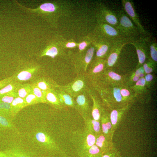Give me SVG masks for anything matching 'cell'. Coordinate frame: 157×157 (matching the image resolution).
<instances>
[{
  "label": "cell",
  "instance_id": "obj_15",
  "mask_svg": "<svg viewBox=\"0 0 157 157\" xmlns=\"http://www.w3.org/2000/svg\"><path fill=\"white\" fill-rule=\"evenodd\" d=\"M106 60L104 59L97 58L90 63L85 74L89 81H91L96 74L102 72L104 67Z\"/></svg>",
  "mask_w": 157,
  "mask_h": 157
},
{
  "label": "cell",
  "instance_id": "obj_21",
  "mask_svg": "<svg viewBox=\"0 0 157 157\" xmlns=\"http://www.w3.org/2000/svg\"><path fill=\"white\" fill-rule=\"evenodd\" d=\"M123 113L119 112V110L114 109L112 110L109 116L112 124L111 135L113 137L115 132L122 120Z\"/></svg>",
  "mask_w": 157,
  "mask_h": 157
},
{
  "label": "cell",
  "instance_id": "obj_45",
  "mask_svg": "<svg viewBox=\"0 0 157 157\" xmlns=\"http://www.w3.org/2000/svg\"><path fill=\"white\" fill-rule=\"evenodd\" d=\"M153 79L152 75L150 74H147L145 76V79L147 81H150Z\"/></svg>",
  "mask_w": 157,
  "mask_h": 157
},
{
  "label": "cell",
  "instance_id": "obj_1",
  "mask_svg": "<svg viewBox=\"0 0 157 157\" xmlns=\"http://www.w3.org/2000/svg\"><path fill=\"white\" fill-rule=\"evenodd\" d=\"M15 2L27 14L41 17L54 28H57L58 22L61 17L68 16L71 12L69 2L67 1H47L34 9L24 6L16 1Z\"/></svg>",
  "mask_w": 157,
  "mask_h": 157
},
{
  "label": "cell",
  "instance_id": "obj_5",
  "mask_svg": "<svg viewBox=\"0 0 157 157\" xmlns=\"http://www.w3.org/2000/svg\"><path fill=\"white\" fill-rule=\"evenodd\" d=\"M92 15L97 22H102L110 25L115 28L118 23L116 11L110 9L101 1L96 2L92 11Z\"/></svg>",
  "mask_w": 157,
  "mask_h": 157
},
{
  "label": "cell",
  "instance_id": "obj_31",
  "mask_svg": "<svg viewBox=\"0 0 157 157\" xmlns=\"http://www.w3.org/2000/svg\"><path fill=\"white\" fill-rule=\"evenodd\" d=\"M86 152L89 157H101L104 154L95 144L92 146Z\"/></svg>",
  "mask_w": 157,
  "mask_h": 157
},
{
  "label": "cell",
  "instance_id": "obj_34",
  "mask_svg": "<svg viewBox=\"0 0 157 157\" xmlns=\"http://www.w3.org/2000/svg\"><path fill=\"white\" fill-rule=\"evenodd\" d=\"M0 112L6 113L13 117L10 104L0 101Z\"/></svg>",
  "mask_w": 157,
  "mask_h": 157
},
{
  "label": "cell",
  "instance_id": "obj_46",
  "mask_svg": "<svg viewBox=\"0 0 157 157\" xmlns=\"http://www.w3.org/2000/svg\"><path fill=\"white\" fill-rule=\"evenodd\" d=\"M6 155L7 157H17L13 154L10 151L7 153Z\"/></svg>",
  "mask_w": 157,
  "mask_h": 157
},
{
  "label": "cell",
  "instance_id": "obj_3",
  "mask_svg": "<svg viewBox=\"0 0 157 157\" xmlns=\"http://www.w3.org/2000/svg\"><path fill=\"white\" fill-rule=\"evenodd\" d=\"M118 23L115 28L129 43L141 34L139 29L122 9L116 11Z\"/></svg>",
  "mask_w": 157,
  "mask_h": 157
},
{
  "label": "cell",
  "instance_id": "obj_44",
  "mask_svg": "<svg viewBox=\"0 0 157 157\" xmlns=\"http://www.w3.org/2000/svg\"><path fill=\"white\" fill-rule=\"evenodd\" d=\"M144 71V70L143 67H141L136 70L135 72V75L139 76V74H143Z\"/></svg>",
  "mask_w": 157,
  "mask_h": 157
},
{
  "label": "cell",
  "instance_id": "obj_22",
  "mask_svg": "<svg viewBox=\"0 0 157 157\" xmlns=\"http://www.w3.org/2000/svg\"><path fill=\"white\" fill-rule=\"evenodd\" d=\"M35 138L36 142L43 146H50L53 143L48 135L42 131L36 132L35 135Z\"/></svg>",
  "mask_w": 157,
  "mask_h": 157
},
{
  "label": "cell",
  "instance_id": "obj_2",
  "mask_svg": "<svg viewBox=\"0 0 157 157\" xmlns=\"http://www.w3.org/2000/svg\"><path fill=\"white\" fill-rule=\"evenodd\" d=\"M95 51L91 44L86 49L82 51H68L67 56L72 63L77 75L85 74L92 61Z\"/></svg>",
  "mask_w": 157,
  "mask_h": 157
},
{
  "label": "cell",
  "instance_id": "obj_48",
  "mask_svg": "<svg viewBox=\"0 0 157 157\" xmlns=\"http://www.w3.org/2000/svg\"><path fill=\"white\" fill-rule=\"evenodd\" d=\"M144 75L143 74H141L139 75V76L140 77H143L144 76Z\"/></svg>",
  "mask_w": 157,
  "mask_h": 157
},
{
  "label": "cell",
  "instance_id": "obj_23",
  "mask_svg": "<svg viewBox=\"0 0 157 157\" xmlns=\"http://www.w3.org/2000/svg\"><path fill=\"white\" fill-rule=\"evenodd\" d=\"M88 94L90 97L92 99L93 102V106L92 108V117L94 120L100 121L101 116L104 112L99 102L92 95Z\"/></svg>",
  "mask_w": 157,
  "mask_h": 157
},
{
  "label": "cell",
  "instance_id": "obj_25",
  "mask_svg": "<svg viewBox=\"0 0 157 157\" xmlns=\"http://www.w3.org/2000/svg\"><path fill=\"white\" fill-rule=\"evenodd\" d=\"M15 92L18 97L24 99L28 94L32 93L31 83H22Z\"/></svg>",
  "mask_w": 157,
  "mask_h": 157
},
{
  "label": "cell",
  "instance_id": "obj_16",
  "mask_svg": "<svg viewBox=\"0 0 157 157\" xmlns=\"http://www.w3.org/2000/svg\"><path fill=\"white\" fill-rule=\"evenodd\" d=\"M95 144L103 153L115 148L113 142V138L105 135L102 132L96 136Z\"/></svg>",
  "mask_w": 157,
  "mask_h": 157
},
{
  "label": "cell",
  "instance_id": "obj_19",
  "mask_svg": "<svg viewBox=\"0 0 157 157\" xmlns=\"http://www.w3.org/2000/svg\"><path fill=\"white\" fill-rule=\"evenodd\" d=\"M100 121L102 133L106 136L113 138L111 135L112 126L109 114L104 112L101 115Z\"/></svg>",
  "mask_w": 157,
  "mask_h": 157
},
{
  "label": "cell",
  "instance_id": "obj_7",
  "mask_svg": "<svg viewBox=\"0 0 157 157\" xmlns=\"http://www.w3.org/2000/svg\"><path fill=\"white\" fill-rule=\"evenodd\" d=\"M96 136L85 127L73 133L72 142L76 147L86 150L95 144Z\"/></svg>",
  "mask_w": 157,
  "mask_h": 157
},
{
  "label": "cell",
  "instance_id": "obj_13",
  "mask_svg": "<svg viewBox=\"0 0 157 157\" xmlns=\"http://www.w3.org/2000/svg\"><path fill=\"white\" fill-rule=\"evenodd\" d=\"M66 54L65 50L61 47L57 36L49 41L45 47L39 53L38 57L48 56L54 58L56 56H65Z\"/></svg>",
  "mask_w": 157,
  "mask_h": 157
},
{
  "label": "cell",
  "instance_id": "obj_33",
  "mask_svg": "<svg viewBox=\"0 0 157 157\" xmlns=\"http://www.w3.org/2000/svg\"><path fill=\"white\" fill-rule=\"evenodd\" d=\"M24 99L27 106L40 103L39 99L33 92L28 94Z\"/></svg>",
  "mask_w": 157,
  "mask_h": 157
},
{
  "label": "cell",
  "instance_id": "obj_10",
  "mask_svg": "<svg viewBox=\"0 0 157 157\" xmlns=\"http://www.w3.org/2000/svg\"><path fill=\"white\" fill-rule=\"evenodd\" d=\"M89 96L87 90L84 91L74 98V108L78 112L83 118L92 117V108L89 104Z\"/></svg>",
  "mask_w": 157,
  "mask_h": 157
},
{
  "label": "cell",
  "instance_id": "obj_8",
  "mask_svg": "<svg viewBox=\"0 0 157 157\" xmlns=\"http://www.w3.org/2000/svg\"><path fill=\"white\" fill-rule=\"evenodd\" d=\"M91 32L95 36L113 41L125 40L115 28L109 25L102 22H97Z\"/></svg>",
  "mask_w": 157,
  "mask_h": 157
},
{
  "label": "cell",
  "instance_id": "obj_27",
  "mask_svg": "<svg viewBox=\"0 0 157 157\" xmlns=\"http://www.w3.org/2000/svg\"><path fill=\"white\" fill-rule=\"evenodd\" d=\"M57 37L61 47L65 50L77 47V43L73 39L67 40L60 35H58Z\"/></svg>",
  "mask_w": 157,
  "mask_h": 157
},
{
  "label": "cell",
  "instance_id": "obj_29",
  "mask_svg": "<svg viewBox=\"0 0 157 157\" xmlns=\"http://www.w3.org/2000/svg\"><path fill=\"white\" fill-rule=\"evenodd\" d=\"M21 84L13 80L6 86L0 90V97L9 92L15 91Z\"/></svg>",
  "mask_w": 157,
  "mask_h": 157
},
{
  "label": "cell",
  "instance_id": "obj_35",
  "mask_svg": "<svg viewBox=\"0 0 157 157\" xmlns=\"http://www.w3.org/2000/svg\"><path fill=\"white\" fill-rule=\"evenodd\" d=\"M10 151L17 157H35L32 154L20 149H14Z\"/></svg>",
  "mask_w": 157,
  "mask_h": 157
},
{
  "label": "cell",
  "instance_id": "obj_9",
  "mask_svg": "<svg viewBox=\"0 0 157 157\" xmlns=\"http://www.w3.org/2000/svg\"><path fill=\"white\" fill-rule=\"evenodd\" d=\"M151 35L150 33L147 34H141L138 38L129 43L135 48L139 62L140 64L144 62L147 56V52L150 51L149 43Z\"/></svg>",
  "mask_w": 157,
  "mask_h": 157
},
{
  "label": "cell",
  "instance_id": "obj_39",
  "mask_svg": "<svg viewBox=\"0 0 157 157\" xmlns=\"http://www.w3.org/2000/svg\"><path fill=\"white\" fill-rule=\"evenodd\" d=\"M0 124L5 127L11 126V124L7 119L3 116L0 115Z\"/></svg>",
  "mask_w": 157,
  "mask_h": 157
},
{
  "label": "cell",
  "instance_id": "obj_6",
  "mask_svg": "<svg viewBox=\"0 0 157 157\" xmlns=\"http://www.w3.org/2000/svg\"><path fill=\"white\" fill-rule=\"evenodd\" d=\"M89 81L85 74H78L72 82L61 85L59 88L73 98L89 88Z\"/></svg>",
  "mask_w": 157,
  "mask_h": 157
},
{
  "label": "cell",
  "instance_id": "obj_18",
  "mask_svg": "<svg viewBox=\"0 0 157 157\" xmlns=\"http://www.w3.org/2000/svg\"><path fill=\"white\" fill-rule=\"evenodd\" d=\"M44 95L46 104L59 110L64 108L60 103L54 89L44 92Z\"/></svg>",
  "mask_w": 157,
  "mask_h": 157
},
{
  "label": "cell",
  "instance_id": "obj_40",
  "mask_svg": "<svg viewBox=\"0 0 157 157\" xmlns=\"http://www.w3.org/2000/svg\"><path fill=\"white\" fill-rule=\"evenodd\" d=\"M108 75L111 78L115 80H119L121 78L120 75L112 72H109Z\"/></svg>",
  "mask_w": 157,
  "mask_h": 157
},
{
  "label": "cell",
  "instance_id": "obj_47",
  "mask_svg": "<svg viewBox=\"0 0 157 157\" xmlns=\"http://www.w3.org/2000/svg\"><path fill=\"white\" fill-rule=\"evenodd\" d=\"M139 76L135 75L133 78V80L134 81H137L139 78Z\"/></svg>",
  "mask_w": 157,
  "mask_h": 157
},
{
  "label": "cell",
  "instance_id": "obj_17",
  "mask_svg": "<svg viewBox=\"0 0 157 157\" xmlns=\"http://www.w3.org/2000/svg\"><path fill=\"white\" fill-rule=\"evenodd\" d=\"M54 91L60 103L64 108L71 107L74 108V98L59 88L54 89Z\"/></svg>",
  "mask_w": 157,
  "mask_h": 157
},
{
  "label": "cell",
  "instance_id": "obj_11",
  "mask_svg": "<svg viewBox=\"0 0 157 157\" xmlns=\"http://www.w3.org/2000/svg\"><path fill=\"white\" fill-rule=\"evenodd\" d=\"M92 44L96 51L95 58L103 59L109 53L115 41L95 36L92 33Z\"/></svg>",
  "mask_w": 157,
  "mask_h": 157
},
{
  "label": "cell",
  "instance_id": "obj_32",
  "mask_svg": "<svg viewBox=\"0 0 157 157\" xmlns=\"http://www.w3.org/2000/svg\"><path fill=\"white\" fill-rule=\"evenodd\" d=\"M18 97L15 91L9 92L0 97V101L10 104L13 100Z\"/></svg>",
  "mask_w": 157,
  "mask_h": 157
},
{
  "label": "cell",
  "instance_id": "obj_38",
  "mask_svg": "<svg viewBox=\"0 0 157 157\" xmlns=\"http://www.w3.org/2000/svg\"><path fill=\"white\" fill-rule=\"evenodd\" d=\"M114 96L116 101L118 102L121 101L122 97L120 94V90L117 88H115L113 91Z\"/></svg>",
  "mask_w": 157,
  "mask_h": 157
},
{
  "label": "cell",
  "instance_id": "obj_30",
  "mask_svg": "<svg viewBox=\"0 0 157 157\" xmlns=\"http://www.w3.org/2000/svg\"><path fill=\"white\" fill-rule=\"evenodd\" d=\"M31 83L33 93L39 99L40 103H46L44 92L42 90L34 83Z\"/></svg>",
  "mask_w": 157,
  "mask_h": 157
},
{
  "label": "cell",
  "instance_id": "obj_14",
  "mask_svg": "<svg viewBox=\"0 0 157 157\" xmlns=\"http://www.w3.org/2000/svg\"><path fill=\"white\" fill-rule=\"evenodd\" d=\"M32 83L44 92L54 90L60 86L44 72Z\"/></svg>",
  "mask_w": 157,
  "mask_h": 157
},
{
  "label": "cell",
  "instance_id": "obj_28",
  "mask_svg": "<svg viewBox=\"0 0 157 157\" xmlns=\"http://www.w3.org/2000/svg\"><path fill=\"white\" fill-rule=\"evenodd\" d=\"M149 47L151 57L153 60L156 62L157 60V43L156 39L151 35L149 40Z\"/></svg>",
  "mask_w": 157,
  "mask_h": 157
},
{
  "label": "cell",
  "instance_id": "obj_24",
  "mask_svg": "<svg viewBox=\"0 0 157 157\" xmlns=\"http://www.w3.org/2000/svg\"><path fill=\"white\" fill-rule=\"evenodd\" d=\"M10 105L13 117L15 116L21 110L27 106L24 99L19 97H16Z\"/></svg>",
  "mask_w": 157,
  "mask_h": 157
},
{
  "label": "cell",
  "instance_id": "obj_26",
  "mask_svg": "<svg viewBox=\"0 0 157 157\" xmlns=\"http://www.w3.org/2000/svg\"><path fill=\"white\" fill-rule=\"evenodd\" d=\"M92 35L91 32L81 38L77 43L78 51L82 52L86 49L91 44Z\"/></svg>",
  "mask_w": 157,
  "mask_h": 157
},
{
  "label": "cell",
  "instance_id": "obj_4",
  "mask_svg": "<svg viewBox=\"0 0 157 157\" xmlns=\"http://www.w3.org/2000/svg\"><path fill=\"white\" fill-rule=\"evenodd\" d=\"M44 72L40 65L29 63L18 67L12 76L14 81L21 83H31Z\"/></svg>",
  "mask_w": 157,
  "mask_h": 157
},
{
  "label": "cell",
  "instance_id": "obj_37",
  "mask_svg": "<svg viewBox=\"0 0 157 157\" xmlns=\"http://www.w3.org/2000/svg\"><path fill=\"white\" fill-rule=\"evenodd\" d=\"M13 80L12 76L7 77L0 81V90L3 88Z\"/></svg>",
  "mask_w": 157,
  "mask_h": 157
},
{
  "label": "cell",
  "instance_id": "obj_12",
  "mask_svg": "<svg viewBox=\"0 0 157 157\" xmlns=\"http://www.w3.org/2000/svg\"><path fill=\"white\" fill-rule=\"evenodd\" d=\"M122 9L133 21L139 29L141 34H147L149 33L144 29L136 12L134 3L131 0H122Z\"/></svg>",
  "mask_w": 157,
  "mask_h": 157
},
{
  "label": "cell",
  "instance_id": "obj_41",
  "mask_svg": "<svg viewBox=\"0 0 157 157\" xmlns=\"http://www.w3.org/2000/svg\"><path fill=\"white\" fill-rule=\"evenodd\" d=\"M143 68L145 72L147 74L151 73L152 71V68L149 67L147 63H145L144 64Z\"/></svg>",
  "mask_w": 157,
  "mask_h": 157
},
{
  "label": "cell",
  "instance_id": "obj_20",
  "mask_svg": "<svg viewBox=\"0 0 157 157\" xmlns=\"http://www.w3.org/2000/svg\"><path fill=\"white\" fill-rule=\"evenodd\" d=\"M83 119L85 124V127L96 136L102 132L100 121L95 120L92 117Z\"/></svg>",
  "mask_w": 157,
  "mask_h": 157
},
{
  "label": "cell",
  "instance_id": "obj_43",
  "mask_svg": "<svg viewBox=\"0 0 157 157\" xmlns=\"http://www.w3.org/2000/svg\"><path fill=\"white\" fill-rule=\"evenodd\" d=\"M121 94L123 96H127L129 95L130 93L127 90L123 89L121 91Z\"/></svg>",
  "mask_w": 157,
  "mask_h": 157
},
{
  "label": "cell",
  "instance_id": "obj_36",
  "mask_svg": "<svg viewBox=\"0 0 157 157\" xmlns=\"http://www.w3.org/2000/svg\"><path fill=\"white\" fill-rule=\"evenodd\" d=\"M101 157H122L119 151L115 147L109 151L104 153Z\"/></svg>",
  "mask_w": 157,
  "mask_h": 157
},
{
  "label": "cell",
  "instance_id": "obj_42",
  "mask_svg": "<svg viewBox=\"0 0 157 157\" xmlns=\"http://www.w3.org/2000/svg\"><path fill=\"white\" fill-rule=\"evenodd\" d=\"M145 83V80L144 78H142L139 80L136 83V85H138L144 86Z\"/></svg>",
  "mask_w": 157,
  "mask_h": 157
}]
</instances>
